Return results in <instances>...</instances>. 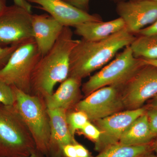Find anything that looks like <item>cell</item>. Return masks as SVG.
I'll use <instances>...</instances> for the list:
<instances>
[{"label": "cell", "mask_w": 157, "mask_h": 157, "mask_svg": "<svg viewBox=\"0 0 157 157\" xmlns=\"http://www.w3.org/2000/svg\"><path fill=\"white\" fill-rule=\"evenodd\" d=\"M33 38L42 56L53 47L64 26L47 14H33Z\"/></svg>", "instance_id": "cell-13"}, {"label": "cell", "mask_w": 157, "mask_h": 157, "mask_svg": "<svg viewBox=\"0 0 157 157\" xmlns=\"http://www.w3.org/2000/svg\"><path fill=\"white\" fill-rule=\"evenodd\" d=\"M135 37L125 28L100 41L79 40L70 56L69 76L82 80L107 64L118 52L131 45Z\"/></svg>", "instance_id": "cell-2"}, {"label": "cell", "mask_w": 157, "mask_h": 157, "mask_svg": "<svg viewBox=\"0 0 157 157\" xmlns=\"http://www.w3.org/2000/svg\"><path fill=\"white\" fill-rule=\"evenodd\" d=\"M153 147L154 153L157 155V137L153 140L152 142Z\"/></svg>", "instance_id": "cell-34"}, {"label": "cell", "mask_w": 157, "mask_h": 157, "mask_svg": "<svg viewBox=\"0 0 157 157\" xmlns=\"http://www.w3.org/2000/svg\"><path fill=\"white\" fill-rule=\"evenodd\" d=\"M143 157H157V155L155 153H152Z\"/></svg>", "instance_id": "cell-35"}, {"label": "cell", "mask_w": 157, "mask_h": 157, "mask_svg": "<svg viewBox=\"0 0 157 157\" xmlns=\"http://www.w3.org/2000/svg\"><path fill=\"white\" fill-rule=\"evenodd\" d=\"M125 109L143 107L157 94V67L144 65L121 88Z\"/></svg>", "instance_id": "cell-7"}, {"label": "cell", "mask_w": 157, "mask_h": 157, "mask_svg": "<svg viewBox=\"0 0 157 157\" xmlns=\"http://www.w3.org/2000/svg\"><path fill=\"white\" fill-rule=\"evenodd\" d=\"M28 128L14 105L0 103V157H25L36 149Z\"/></svg>", "instance_id": "cell-3"}, {"label": "cell", "mask_w": 157, "mask_h": 157, "mask_svg": "<svg viewBox=\"0 0 157 157\" xmlns=\"http://www.w3.org/2000/svg\"><path fill=\"white\" fill-rule=\"evenodd\" d=\"M63 157H77L74 144L65 145L63 149Z\"/></svg>", "instance_id": "cell-27"}, {"label": "cell", "mask_w": 157, "mask_h": 157, "mask_svg": "<svg viewBox=\"0 0 157 157\" xmlns=\"http://www.w3.org/2000/svg\"><path fill=\"white\" fill-rule=\"evenodd\" d=\"M20 44L6 47L0 46V70L5 67L11 55Z\"/></svg>", "instance_id": "cell-23"}, {"label": "cell", "mask_w": 157, "mask_h": 157, "mask_svg": "<svg viewBox=\"0 0 157 157\" xmlns=\"http://www.w3.org/2000/svg\"><path fill=\"white\" fill-rule=\"evenodd\" d=\"M32 15L14 5L0 12V46L19 44L33 38Z\"/></svg>", "instance_id": "cell-9"}, {"label": "cell", "mask_w": 157, "mask_h": 157, "mask_svg": "<svg viewBox=\"0 0 157 157\" xmlns=\"http://www.w3.org/2000/svg\"><path fill=\"white\" fill-rule=\"evenodd\" d=\"M154 140L145 113L136 119L127 128L121 136L118 143L125 145H144L151 143Z\"/></svg>", "instance_id": "cell-17"}, {"label": "cell", "mask_w": 157, "mask_h": 157, "mask_svg": "<svg viewBox=\"0 0 157 157\" xmlns=\"http://www.w3.org/2000/svg\"><path fill=\"white\" fill-rule=\"evenodd\" d=\"M15 102L13 88L0 80V103L7 106H13Z\"/></svg>", "instance_id": "cell-21"}, {"label": "cell", "mask_w": 157, "mask_h": 157, "mask_svg": "<svg viewBox=\"0 0 157 157\" xmlns=\"http://www.w3.org/2000/svg\"><path fill=\"white\" fill-rule=\"evenodd\" d=\"M149 101L147 104L145 105L147 109H157V94Z\"/></svg>", "instance_id": "cell-30"}, {"label": "cell", "mask_w": 157, "mask_h": 157, "mask_svg": "<svg viewBox=\"0 0 157 157\" xmlns=\"http://www.w3.org/2000/svg\"><path fill=\"white\" fill-rule=\"evenodd\" d=\"M12 87L15 97L14 106L28 128L36 148L49 157L50 119L44 99Z\"/></svg>", "instance_id": "cell-4"}, {"label": "cell", "mask_w": 157, "mask_h": 157, "mask_svg": "<svg viewBox=\"0 0 157 157\" xmlns=\"http://www.w3.org/2000/svg\"><path fill=\"white\" fill-rule=\"evenodd\" d=\"M67 120L70 133L74 137L76 132L81 130L86 124L90 121L85 113L76 110L73 112L67 111Z\"/></svg>", "instance_id": "cell-20"}, {"label": "cell", "mask_w": 157, "mask_h": 157, "mask_svg": "<svg viewBox=\"0 0 157 157\" xmlns=\"http://www.w3.org/2000/svg\"><path fill=\"white\" fill-rule=\"evenodd\" d=\"M135 57L157 59V36L139 35L130 45Z\"/></svg>", "instance_id": "cell-19"}, {"label": "cell", "mask_w": 157, "mask_h": 157, "mask_svg": "<svg viewBox=\"0 0 157 157\" xmlns=\"http://www.w3.org/2000/svg\"><path fill=\"white\" fill-rule=\"evenodd\" d=\"M29 3L39 5L40 9L48 12L64 27H73L89 21H101L102 18L97 14L76 8L63 0H26Z\"/></svg>", "instance_id": "cell-12"}, {"label": "cell", "mask_w": 157, "mask_h": 157, "mask_svg": "<svg viewBox=\"0 0 157 157\" xmlns=\"http://www.w3.org/2000/svg\"><path fill=\"white\" fill-rule=\"evenodd\" d=\"M142 59L144 64L151 65L157 67V59L150 60L144 59Z\"/></svg>", "instance_id": "cell-31"}, {"label": "cell", "mask_w": 157, "mask_h": 157, "mask_svg": "<svg viewBox=\"0 0 157 157\" xmlns=\"http://www.w3.org/2000/svg\"><path fill=\"white\" fill-rule=\"evenodd\" d=\"M77 9L86 11L89 10L90 0H63Z\"/></svg>", "instance_id": "cell-25"}, {"label": "cell", "mask_w": 157, "mask_h": 157, "mask_svg": "<svg viewBox=\"0 0 157 157\" xmlns=\"http://www.w3.org/2000/svg\"><path fill=\"white\" fill-rule=\"evenodd\" d=\"M121 86H111L96 90L78 101L75 110L85 113L91 122L125 110Z\"/></svg>", "instance_id": "cell-8"}, {"label": "cell", "mask_w": 157, "mask_h": 157, "mask_svg": "<svg viewBox=\"0 0 157 157\" xmlns=\"http://www.w3.org/2000/svg\"><path fill=\"white\" fill-rule=\"evenodd\" d=\"M76 148L77 157H91L90 152L83 145L78 142L74 144Z\"/></svg>", "instance_id": "cell-28"}, {"label": "cell", "mask_w": 157, "mask_h": 157, "mask_svg": "<svg viewBox=\"0 0 157 157\" xmlns=\"http://www.w3.org/2000/svg\"><path fill=\"white\" fill-rule=\"evenodd\" d=\"M152 142L140 145H125L117 143L91 157H143L154 153Z\"/></svg>", "instance_id": "cell-18"}, {"label": "cell", "mask_w": 157, "mask_h": 157, "mask_svg": "<svg viewBox=\"0 0 157 157\" xmlns=\"http://www.w3.org/2000/svg\"><path fill=\"white\" fill-rule=\"evenodd\" d=\"M146 113L151 131L155 139L157 137V109H147Z\"/></svg>", "instance_id": "cell-24"}, {"label": "cell", "mask_w": 157, "mask_h": 157, "mask_svg": "<svg viewBox=\"0 0 157 157\" xmlns=\"http://www.w3.org/2000/svg\"><path fill=\"white\" fill-rule=\"evenodd\" d=\"M25 157H47L41 152L36 149L35 151L29 156Z\"/></svg>", "instance_id": "cell-32"}, {"label": "cell", "mask_w": 157, "mask_h": 157, "mask_svg": "<svg viewBox=\"0 0 157 157\" xmlns=\"http://www.w3.org/2000/svg\"><path fill=\"white\" fill-rule=\"evenodd\" d=\"M50 119L49 157H63V149L67 144L77 141L71 135L67 120V111L64 109H48Z\"/></svg>", "instance_id": "cell-14"}, {"label": "cell", "mask_w": 157, "mask_h": 157, "mask_svg": "<svg viewBox=\"0 0 157 157\" xmlns=\"http://www.w3.org/2000/svg\"><path fill=\"white\" fill-rule=\"evenodd\" d=\"M79 40L73 39L70 27H64L55 44L39 59L32 73L31 94L44 99L69 76L70 56Z\"/></svg>", "instance_id": "cell-1"}, {"label": "cell", "mask_w": 157, "mask_h": 157, "mask_svg": "<svg viewBox=\"0 0 157 157\" xmlns=\"http://www.w3.org/2000/svg\"><path fill=\"white\" fill-rule=\"evenodd\" d=\"M115 1H118L119 2H123V1H125V0H115Z\"/></svg>", "instance_id": "cell-36"}, {"label": "cell", "mask_w": 157, "mask_h": 157, "mask_svg": "<svg viewBox=\"0 0 157 157\" xmlns=\"http://www.w3.org/2000/svg\"><path fill=\"white\" fill-rule=\"evenodd\" d=\"M144 65L142 59L134 56L129 45L112 61L90 76L82 85V91L86 97L101 88L111 86H122Z\"/></svg>", "instance_id": "cell-6"}, {"label": "cell", "mask_w": 157, "mask_h": 157, "mask_svg": "<svg viewBox=\"0 0 157 157\" xmlns=\"http://www.w3.org/2000/svg\"><path fill=\"white\" fill-rule=\"evenodd\" d=\"M137 34L142 36H157V20L151 25L140 30Z\"/></svg>", "instance_id": "cell-26"}, {"label": "cell", "mask_w": 157, "mask_h": 157, "mask_svg": "<svg viewBox=\"0 0 157 157\" xmlns=\"http://www.w3.org/2000/svg\"><path fill=\"white\" fill-rule=\"evenodd\" d=\"M75 33L82 39L89 41L103 40L125 28L121 17L108 21H89L75 27Z\"/></svg>", "instance_id": "cell-16"}, {"label": "cell", "mask_w": 157, "mask_h": 157, "mask_svg": "<svg viewBox=\"0 0 157 157\" xmlns=\"http://www.w3.org/2000/svg\"><path fill=\"white\" fill-rule=\"evenodd\" d=\"M117 11L124 21L126 28L134 34L157 20V2L130 0L118 3Z\"/></svg>", "instance_id": "cell-11"}, {"label": "cell", "mask_w": 157, "mask_h": 157, "mask_svg": "<svg viewBox=\"0 0 157 157\" xmlns=\"http://www.w3.org/2000/svg\"><path fill=\"white\" fill-rule=\"evenodd\" d=\"M82 79L69 77L61 82L55 93L44 98L48 109H62L69 111L80 101Z\"/></svg>", "instance_id": "cell-15"}, {"label": "cell", "mask_w": 157, "mask_h": 157, "mask_svg": "<svg viewBox=\"0 0 157 157\" xmlns=\"http://www.w3.org/2000/svg\"><path fill=\"white\" fill-rule=\"evenodd\" d=\"M7 7V0H0V12L3 11Z\"/></svg>", "instance_id": "cell-33"}, {"label": "cell", "mask_w": 157, "mask_h": 157, "mask_svg": "<svg viewBox=\"0 0 157 157\" xmlns=\"http://www.w3.org/2000/svg\"><path fill=\"white\" fill-rule=\"evenodd\" d=\"M41 56L33 38L22 42L14 50L5 67L0 70V80L30 94L32 73Z\"/></svg>", "instance_id": "cell-5"}, {"label": "cell", "mask_w": 157, "mask_h": 157, "mask_svg": "<svg viewBox=\"0 0 157 157\" xmlns=\"http://www.w3.org/2000/svg\"><path fill=\"white\" fill-rule=\"evenodd\" d=\"M78 132L94 143L99 140L101 135L100 130L90 121H88Z\"/></svg>", "instance_id": "cell-22"}, {"label": "cell", "mask_w": 157, "mask_h": 157, "mask_svg": "<svg viewBox=\"0 0 157 157\" xmlns=\"http://www.w3.org/2000/svg\"><path fill=\"white\" fill-rule=\"evenodd\" d=\"M146 106L139 109H126L94 122L101 135L95 143L94 150L100 152L105 149L118 143L121 136L136 119L146 113Z\"/></svg>", "instance_id": "cell-10"}, {"label": "cell", "mask_w": 157, "mask_h": 157, "mask_svg": "<svg viewBox=\"0 0 157 157\" xmlns=\"http://www.w3.org/2000/svg\"><path fill=\"white\" fill-rule=\"evenodd\" d=\"M14 5L25 9L32 13V6L26 0H13Z\"/></svg>", "instance_id": "cell-29"}, {"label": "cell", "mask_w": 157, "mask_h": 157, "mask_svg": "<svg viewBox=\"0 0 157 157\" xmlns=\"http://www.w3.org/2000/svg\"><path fill=\"white\" fill-rule=\"evenodd\" d=\"M134 1H138V0H134ZM149 1H155V2H157V0H149Z\"/></svg>", "instance_id": "cell-37"}]
</instances>
